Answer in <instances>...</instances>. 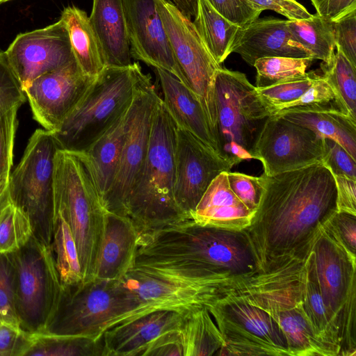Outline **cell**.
<instances>
[{
	"label": "cell",
	"instance_id": "obj_1",
	"mask_svg": "<svg viewBox=\"0 0 356 356\" xmlns=\"http://www.w3.org/2000/svg\"><path fill=\"white\" fill-rule=\"evenodd\" d=\"M263 193L247 235L258 272L309 254L321 228L337 211L334 177L322 163L261 175Z\"/></svg>",
	"mask_w": 356,
	"mask_h": 356
},
{
	"label": "cell",
	"instance_id": "obj_2",
	"mask_svg": "<svg viewBox=\"0 0 356 356\" xmlns=\"http://www.w3.org/2000/svg\"><path fill=\"white\" fill-rule=\"evenodd\" d=\"M134 266L195 281L229 282L258 272L243 230L192 219L140 234Z\"/></svg>",
	"mask_w": 356,
	"mask_h": 356
},
{
	"label": "cell",
	"instance_id": "obj_3",
	"mask_svg": "<svg viewBox=\"0 0 356 356\" xmlns=\"http://www.w3.org/2000/svg\"><path fill=\"white\" fill-rule=\"evenodd\" d=\"M176 129L161 97L145 160L127 203V217L140 234L190 219L174 196Z\"/></svg>",
	"mask_w": 356,
	"mask_h": 356
},
{
	"label": "cell",
	"instance_id": "obj_4",
	"mask_svg": "<svg viewBox=\"0 0 356 356\" xmlns=\"http://www.w3.org/2000/svg\"><path fill=\"white\" fill-rule=\"evenodd\" d=\"M305 259H293L268 272H257L230 293L267 312L280 328L289 356H332L316 336L302 305Z\"/></svg>",
	"mask_w": 356,
	"mask_h": 356
},
{
	"label": "cell",
	"instance_id": "obj_5",
	"mask_svg": "<svg viewBox=\"0 0 356 356\" xmlns=\"http://www.w3.org/2000/svg\"><path fill=\"white\" fill-rule=\"evenodd\" d=\"M54 211L65 216L76 243L83 280L95 278L106 213L84 163L58 149L54 169Z\"/></svg>",
	"mask_w": 356,
	"mask_h": 356
},
{
	"label": "cell",
	"instance_id": "obj_6",
	"mask_svg": "<svg viewBox=\"0 0 356 356\" xmlns=\"http://www.w3.org/2000/svg\"><path fill=\"white\" fill-rule=\"evenodd\" d=\"M143 74L138 63L106 66L53 132L58 149L72 153L86 150L129 108Z\"/></svg>",
	"mask_w": 356,
	"mask_h": 356
},
{
	"label": "cell",
	"instance_id": "obj_7",
	"mask_svg": "<svg viewBox=\"0 0 356 356\" xmlns=\"http://www.w3.org/2000/svg\"><path fill=\"white\" fill-rule=\"evenodd\" d=\"M217 154L232 167L253 159L259 136L270 113L257 88L241 72L220 67L215 81Z\"/></svg>",
	"mask_w": 356,
	"mask_h": 356
},
{
	"label": "cell",
	"instance_id": "obj_8",
	"mask_svg": "<svg viewBox=\"0 0 356 356\" xmlns=\"http://www.w3.org/2000/svg\"><path fill=\"white\" fill-rule=\"evenodd\" d=\"M139 302L121 279L92 278L63 286L57 310L45 332L98 339L128 319Z\"/></svg>",
	"mask_w": 356,
	"mask_h": 356
},
{
	"label": "cell",
	"instance_id": "obj_9",
	"mask_svg": "<svg viewBox=\"0 0 356 356\" xmlns=\"http://www.w3.org/2000/svg\"><path fill=\"white\" fill-rule=\"evenodd\" d=\"M58 149L52 131L36 129L8 180L11 202L28 215L33 236L49 246L55 218L54 169Z\"/></svg>",
	"mask_w": 356,
	"mask_h": 356
},
{
	"label": "cell",
	"instance_id": "obj_10",
	"mask_svg": "<svg viewBox=\"0 0 356 356\" xmlns=\"http://www.w3.org/2000/svg\"><path fill=\"white\" fill-rule=\"evenodd\" d=\"M319 290L340 339L342 356L356 355V255L323 226L312 247Z\"/></svg>",
	"mask_w": 356,
	"mask_h": 356
},
{
	"label": "cell",
	"instance_id": "obj_11",
	"mask_svg": "<svg viewBox=\"0 0 356 356\" xmlns=\"http://www.w3.org/2000/svg\"><path fill=\"white\" fill-rule=\"evenodd\" d=\"M9 254L15 268V302L19 327L31 334L45 332L63 290L51 247L32 236L24 246Z\"/></svg>",
	"mask_w": 356,
	"mask_h": 356
},
{
	"label": "cell",
	"instance_id": "obj_12",
	"mask_svg": "<svg viewBox=\"0 0 356 356\" xmlns=\"http://www.w3.org/2000/svg\"><path fill=\"white\" fill-rule=\"evenodd\" d=\"M207 307L224 341L219 355L289 356L277 323L243 298L226 293Z\"/></svg>",
	"mask_w": 356,
	"mask_h": 356
},
{
	"label": "cell",
	"instance_id": "obj_13",
	"mask_svg": "<svg viewBox=\"0 0 356 356\" xmlns=\"http://www.w3.org/2000/svg\"><path fill=\"white\" fill-rule=\"evenodd\" d=\"M155 2L177 64L186 86L202 104L213 135L216 122L215 81L221 66L208 51L191 19L170 1Z\"/></svg>",
	"mask_w": 356,
	"mask_h": 356
},
{
	"label": "cell",
	"instance_id": "obj_14",
	"mask_svg": "<svg viewBox=\"0 0 356 356\" xmlns=\"http://www.w3.org/2000/svg\"><path fill=\"white\" fill-rule=\"evenodd\" d=\"M160 99L151 77L143 74L130 106L127 130L114 179L102 200L108 212L127 217V203L145 160L154 110Z\"/></svg>",
	"mask_w": 356,
	"mask_h": 356
},
{
	"label": "cell",
	"instance_id": "obj_15",
	"mask_svg": "<svg viewBox=\"0 0 356 356\" xmlns=\"http://www.w3.org/2000/svg\"><path fill=\"white\" fill-rule=\"evenodd\" d=\"M121 280L139 302L138 309L123 322L154 310L183 312L196 306L207 307L223 297L234 282L191 280L136 266Z\"/></svg>",
	"mask_w": 356,
	"mask_h": 356
},
{
	"label": "cell",
	"instance_id": "obj_16",
	"mask_svg": "<svg viewBox=\"0 0 356 356\" xmlns=\"http://www.w3.org/2000/svg\"><path fill=\"white\" fill-rule=\"evenodd\" d=\"M323 140L313 131L282 117L270 116L256 143L253 159L268 176L321 163Z\"/></svg>",
	"mask_w": 356,
	"mask_h": 356
},
{
	"label": "cell",
	"instance_id": "obj_17",
	"mask_svg": "<svg viewBox=\"0 0 356 356\" xmlns=\"http://www.w3.org/2000/svg\"><path fill=\"white\" fill-rule=\"evenodd\" d=\"M22 88L37 77L74 60L63 21L19 34L6 51Z\"/></svg>",
	"mask_w": 356,
	"mask_h": 356
},
{
	"label": "cell",
	"instance_id": "obj_18",
	"mask_svg": "<svg viewBox=\"0 0 356 356\" xmlns=\"http://www.w3.org/2000/svg\"><path fill=\"white\" fill-rule=\"evenodd\" d=\"M95 79L84 74L75 60L35 79L23 89L34 119L44 129L56 131Z\"/></svg>",
	"mask_w": 356,
	"mask_h": 356
},
{
	"label": "cell",
	"instance_id": "obj_19",
	"mask_svg": "<svg viewBox=\"0 0 356 356\" xmlns=\"http://www.w3.org/2000/svg\"><path fill=\"white\" fill-rule=\"evenodd\" d=\"M232 168L191 133L177 127L174 196L190 219L211 181Z\"/></svg>",
	"mask_w": 356,
	"mask_h": 356
},
{
	"label": "cell",
	"instance_id": "obj_20",
	"mask_svg": "<svg viewBox=\"0 0 356 356\" xmlns=\"http://www.w3.org/2000/svg\"><path fill=\"white\" fill-rule=\"evenodd\" d=\"M131 58L164 70L186 86L155 0H123Z\"/></svg>",
	"mask_w": 356,
	"mask_h": 356
},
{
	"label": "cell",
	"instance_id": "obj_21",
	"mask_svg": "<svg viewBox=\"0 0 356 356\" xmlns=\"http://www.w3.org/2000/svg\"><path fill=\"white\" fill-rule=\"evenodd\" d=\"M230 51L238 54L251 66L264 57H311L291 41L288 19L273 17L257 18L239 27Z\"/></svg>",
	"mask_w": 356,
	"mask_h": 356
},
{
	"label": "cell",
	"instance_id": "obj_22",
	"mask_svg": "<svg viewBox=\"0 0 356 356\" xmlns=\"http://www.w3.org/2000/svg\"><path fill=\"white\" fill-rule=\"evenodd\" d=\"M184 311L154 310L107 329L103 333L106 356H139L157 337L179 330Z\"/></svg>",
	"mask_w": 356,
	"mask_h": 356
},
{
	"label": "cell",
	"instance_id": "obj_23",
	"mask_svg": "<svg viewBox=\"0 0 356 356\" xmlns=\"http://www.w3.org/2000/svg\"><path fill=\"white\" fill-rule=\"evenodd\" d=\"M139 237L128 217L106 211L95 277L122 279L134 266Z\"/></svg>",
	"mask_w": 356,
	"mask_h": 356
},
{
	"label": "cell",
	"instance_id": "obj_24",
	"mask_svg": "<svg viewBox=\"0 0 356 356\" xmlns=\"http://www.w3.org/2000/svg\"><path fill=\"white\" fill-rule=\"evenodd\" d=\"M163 103L178 128L191 133L217 153L214 137L202 104L191 89L171 73L155 69Z\"/></svg>",
	"mask_w": 356,
	"mask_h": 356
},
{
	"label": "cell",
	"instance_id": "obj_25",
	"mask_svg": "<svg viewBox=\"0 0 356 356\" xmlns=\"http://www.w3.org/2000/svg\"><path fill=\"white\" fill-rule=\"evenodd\" d=\"M106 66L132 64L123 0H92L89 16Z\"/></svg>",
	"mask_w": 356,
	"mask_h": 356
},
{
	"label": "cell",
	"instance_id": "obj_26",
	"mask_svg": "<svg viewBox=\"0 0 356 356\" xmlns=\"http://www.w3.org/2000/svg\"><path fill=\"white\" fill-rule=\"evenodd\" d=\"M253 214L230 189L227 172L224 171L211 181L191 218L204 225L243 230Z\"/></svg>",
	"mask_w": 356,
	"mask_h": 356
},
{
	"label": "cell",
	"instance_id": "obj_27",
	"mask_svg": "<svg viewBox=\"0 0 356 356\" xmlns=\"http://www.w3.org/2000/svg\"><path fill=\"white\" fill-rule=\"evenodd\" d=\"M129 108L130 106L86 150L74 153L88 168L102 202L112 185L118 165L128 127Z\"/></svg>",
	"mask_w": 356,
	"mask_h": 356
},
{
	"label": "cell",
	"instance_id": "obj_28",
	"mask_svg": "<svg viewBox=\"0 0 356 356\" xmlns=\"http://www.w3.org/2000/svg\"><path fill=\"white\" fill-rule=\"evenodd\" d=\"M74 59L82 72L96 77L106 67L102 51L87 13L74 6L62 11Z\"/></svg>",
	"mask_w": 356,
	"mask_h": 356
},
{
	"label": "cell",
	"instance_id": "obj_29",
	"mask_svg": "<svg viewBox=\"0 0 356 356\" xmlns=\"http://www.w3.org/2000/svg\"><path fill=\"white\" fill-rule=\"evenodd\" d=\"M179 332L183 356L219 355L224 345L221 333L204 305L183 312Z\"/></svg>",
	"mask_w": 356,
	"mask_h": 356
},
{
	"label": "cell",
	"instance_id": "obj_30",
	"mask_svg": "<svg viewBox=\"0 0 356 356\" xmlns=\"http://www.w3.org/2000/svg\"><path fill=\"white\" fill-rule=\"evenodd\" d=\"M302 305L316 336L331 351L333 356L340 355L339 336L319 290L312 251L305 264Z\"/></svg>",
	"mask_w": 356,
	"mask_h": 356
},
{
	"label": "cell",
	"instance_id": "obj_31",
	"mask_svg": "<svg viewBox=\"0 0 356 356\" xmlns=\"http://www.w3.org/2000/svg\"><path fill=\"white\" fill-rule=\"evenodd\" d=\"M193 23L212 57L219 65L222 63L231 54L240 26L219 13L208 0H197Z\"/></svg>",
	"mask_w": 356,
	"mask_h": 356
},
{
	"label": "cell",
	"instance_id": "obj_32",
	"mask_svg": "<svg viewBox=\"0 0 356 356\" xmlns=\"http://www.w3.org/2000/svg\"><path fill=\"white\" fill-rule=\"evenodd\" d=\"M313 131L321 138H330L356 160V121L338 111L292 113L282 116Z\"/></svg>",
	"mask_w": 356,
	"mask_h": 356
},
{
	"label": "cell",
	"instance_id": "obj_33",
	"mask_svg": "<svg viewBox=\"0 0 356 356\" xmlns=\"http://www.w3.org/2000/svg\"><path fill=\"white\" fill-rule=\"evenodd\" d=\"M291 41L313 59L329 63L336 48L332 21L318 14L300 20H288Z\"/></svg>",
	"mask_w": 356,
	"mask_h": 356
},
{
	"label": "cell",
	"instance_id": "obj_34",
	"mask_svg": "<svg viewBox=\"0 0 356 356\" xmlns=\"http://www.w3.org/2000/svg\"><path fill=\"white\" fill-rule=\"evenodd\" d=\"M32 337L26 356H106L103 334L94 339L41 332L32 334Z\"/></svg>",
	"mask_w": 356,
	"mask_h": 356
},
{
	"label": "cell",
	"instance_id": "obj_35",
	"mask_svg": "<svg viewBox=\"0 0 356 356\" xmlns=\"http://www.w3.org/2000/svg\"><path fill=\"white\" fill-rule=\"evenodd\" d=\"M51 247L62 286L73 285L83 281L76 243L70 225L60 211H55Z\"/></svg>",
	"mask_w": 356,
	"mask_h": 356
},
{
	"label": "cell",
	"instance_id": "obj_36",
	"mask_svg": "<svg viewBox=\"0 0 356 356\" xmlns=\"http://www.w3.org/2000/svg\"><path fill=\"white\" fill-rule=\"evenodd\" d=\"M320 71L333 89L343 113L356 121V67L337 49L329 63H321Z\"/></svg>",
	"mask_w": 356,
	"mask_h": 356
},
{
	"label": "cell",
	"instance_id": "obj_37",
	"mask_svg": "<svg viewBox=\"0 0 356 356\" xmlns=\"http://www.w3.org/2000/svg\"><path fill=\"white\" fill-rule=\"evenodd\" d=\"M314 59L309 58L264 57L257 59L253 67L257 70L256 88L270 86L304 77Z\"/></svg>",
	"mask_w": 356,
	"mask_h": 356
},
{
	"label": "cell",
	"instance_id": "obj_38",
	"mask_svg": "<svg viewBox=\"0 0 356 356\" xmlns=\"http://www.w3.org/2000/svg\"><path fill=\"white\" fill-rule=\"evenodd\" d=\"M323 111L343 113L333 89L321 74L302 96L273 111L270 116L278 117L292 113Z\"/></svg>",
	"mask_w": 356,
	"mask_h": 356
},
{
	"label": "cell",
	"instance_id": "obj_39",
	"mask_svg": "<svg viewBox=\"0 0 356 356\" xmlns=\"http://www.w3.org/2000/svg\"><path fill=\"white\" fill-rule=\"evenodd\" d=\"M32 236L33 228L28 215L10 202L0 213V253L17 251Z\"/></svg>",
	"mask_w": 356,
	"mask_h": 356
},
{
	"label": "cell",
	"instance_id": "obj_40",
	"mask_svg": "<svg viewBox=\"0 0 356 356\" xmlns=\"http://www.w3.org/2000/svg\"><path fill=\"white\" fill-rule=\"evenodd\" d=\"M320 70L307 72L300 79L265 88H256L261 101L270 113L286 104L298 99L321 75Z\"/></svg>",
	"mask_w": 356,
	"mask_h": 356
},
{
	"label": "cell",
	"instance_id": "obj_41",
	"mask_svg": "<svg viewBox=\"0 0 356 356\" xmlns=\"http://www.w3.org/2000/svg\"><path fill=\"white\" fill-rule=\"evenodd\" d=\"M15 293V268L12 259L9 254L0 253V319L3 323L19 327Z\"/></svg>",
	"mask_w": 356,
	"mask_h": 356
},
{
	"label": "cell",
	"instance_id": "obj_42",
	"mask_svg": "<svg viewBox=\"0 0 356 356\" xmlns=\"http://www.w3.org/2000/svg\"><path fill=\"white\" fill-rule=\"evenodd\" d=\"M26 97L6 51L0 49V113L19 108L24 103Z\"/></svg>",
	"mask_w": 356,
	"mask_h": 356
},
{
	"label": "cell",
	"instance_id": "obj_43",
	"mask_svg": "<svg viewBox=\"0 0 356 356\" xmlns=\"http://www.w3.org/2000/svg\"><path fill=\"white\" fill-rule=\"evenodd\" d=\"M321 163L333 176L346 177L356 181V160L330 138H323Z\"/></svg>",
	"mask_w": 356,
	"mask_h": 356
},
{
	"label": "cell",
	"instance_id": "obj_44",
	"mask_svg": "<svg viewBox=\"0 0 356 356\" xmlns=\"http://www.w3.org/2000/svg\"><path fill=\"white\" fill-rule=\"evenodd\" d=\"M227 179L229 188L235 195L254 213L263 193L261 177L228 171Z\"/></svg>",
	"mask_w": 356,
	"mask_h": 356
},
{
	"label": "cell",
	"instance_id": "obj_45",
	"mask_svg": "<svg viewBox=\"0 0 356 356\" xmlns=\"http://www.w3.org/2000/svg\"><path fill=\"white\" fill-rule=\"evenodd\" d=\"M17 110L0 113V181L9 179L10 175Z\"/></svg>",
	"mask_w": 356,
	"mask_h": 356
},
{
	"label": "cell",
	"instance_id": "obj_46",
	"mask_svg": "<svg viewBox=\"0 0 356 356\" xmlns=\"http://www.w3.org/2000/svg\"><path fill=\"white\" fill-rule=\"evenodd\" d=\"M336 49L356 67V10L332 20Z\"/></svg>",
	"mask_w": 356,
	"mask_h": 356
},
{
	"label": "cell",
	"instance_id": "obj_47",
	"mask_svg": "<svg viewBox=\"0 0 356 356\" xmlns=\"http://www.w3.org/2000/svg\"><path fill=\"white\" fill-rule=\"evenodd\" d=\"M32 341V334L19 327L0 323V356H25Z\"/></svg>",
	"mask_w": 356,
	"mask_h": 356
},
{
	"label": "cell",
	"instance_id": "obj_48",
	"mask_svg": "<svg viewBox=\"0 0 356 356\" xmlns=\"http://www.w3.org/2000/svg\"><path fill=\"white\" fill-rule=\"evenodd\" d=\"M323 227L350 253L356 255V215L337 211Z\"/></svg>",
	"mask_w": 356,
	"mask_h": 356
},
{
	"label": "cell",
	"instance_id": "obj_49",
	"mask_svg": "<svg viewBox=\"0 0 356 356\" xmlns=\"http://www.w3.org/2000/svg\"><path fill=\"white\" fill-rule=\"evenodd\" d=\"M208 1L219 13L240 27L257 19L262 13L247 0Z\"/></svg>",
	"mask_w": 356,
	"mask_h": 356
},
{
	"label": "cell",
	"instance_id": "obj_50",
	"mask_svg": "<svg viewBox=\"0 0 356 356\" xmlns=\"http://www.w3.org/2000/svg\"><path fill=\"white\" fill-rule=\"evenodd\" d=\"M139 356H183L179 330L161 334L149 342Z\"/></svg>",
	"mask_w": 356,
	"mask_h": 356
},
{
	"label": "cell",
	"instance_id": "obj_51",
	"mask_svg": "<svg viewBox=\"0 0 356 356\" xmlns=\"http://www.w3.org/2000/svg\"><path fill=\"white\" fill-rule=\"evenodd\" d=\"M254 8L263 12L273 10L288 20H300L312 17L306 8L296 0H247Z\"/></svg>",
	"mask_w": 356,
	"mask_h": 356
},
{
	"label": "cell",
	"instance_id": "obj_52",
	"mask_svg": "<svg viewBox=\"0 0 356 356\" xmlns=\"http://www.w3.org/2000/svg\"><path fill=\"white\" fill-rule=\"evenodd\" d=\"M337 189V211L356 215V181L342 176H333Z\"/></svg>",
	"mask_w": 356,
	"mask_h": 356
},
{
	"label": "cell",
	"instance_id": "obj_53",
	"mask_svg": "<svg viewBox=\"0 0 356 356\" xmlns=\"http://www.w3.org/2000/svg\"><path fill=\"white\" fill-rule=\"evenodd\" d=\"M316 10V14L334 20L343 14L356 10V0H310Z\"/></svg>",
	"mask_w": 356,
	"mask_h": 356
},
{
	"label": "cell",
	"instance_id": "obj_54",
	"mask_svg": "<svg viewBox=\"0 0 356 356\" xmlns=\"http://www.w3.org/2000/svg\"><path fill=\"white\" fill-rule=\"evenodd\" d=\"M186 17L191 19L197 12V0H170Z\"/></svg>",
	"mask_w": 356,
	"mask_h": 356
},
{
	"label": "cell",
	"instance_id": "obj_55",
	"mask_svg": "<svg viewBox=\"0 0 356 356\" xmlns=\"http://www.w3.org/2000/svg\"><path fill=\"white\" fill-rule=\"evenodd\" d=\"M8 180L9 179H4L0 181V213L11 202Z\"/></svg>",
	"mask_w": 356,
	"mask_h": 356
},
{
	"label": "cell",
	"instance_id": "obj_56",
	"mask_svg": "<svg viewBox=\"0 0 356 356\" xmlns=\"http://www.w3.org/2000/svg\"><path fill=\"white\" fill-rule=\"evenodd\" d=\"M8 1H9V0H0V3H2L3 2H6Z\"/></svg>",
	"mask_w": 356,
	"mask_h": 356
},
{
	"label": "cell",
	"instance_id": "obj_57",
	"mask_svg": "<svg viewBox=\"0 0 356 356\" xmlns=\"http://www.w3.org/2000/svg\"><path fill=\"white\" fill-rule=\"evenodd\" d=\"M1 322H2V321H1V320L0 319V323H1Z\"/></svg>",
	"mask_w": 356,
	"mask_h": 356
}]
</instances>
